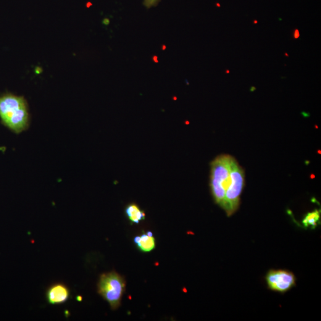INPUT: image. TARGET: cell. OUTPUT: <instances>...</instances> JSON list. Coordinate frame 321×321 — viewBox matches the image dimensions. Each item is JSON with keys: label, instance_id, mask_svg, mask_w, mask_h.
<instances>
[{"label": "cell", "instance_id": "6da1fadb", "mask_svg": "<svg viewBox=\"0 0 321 321\" xmlns=\"http://www.w3.org/2000/svg\"><path fill=\"white\" fill-rule=\"evenodd\" d=\"M0 118L2 125L13 132L19 134L28 130L31 115L26 99L12 94L0 96Z\"/></svg>", "mask_w": 321, "mask_h": 321}, {"label": "cell", "instance_id": "7a4b0ae2", "mask_svg": "<svg viewBox=\"0 0 321 321\" xmlns=\"http://www.w3.org/2000/svg\"><path fill=\"white\" fill-rule=\"evenodd\" d=\"M230 158L229 155H221L210 164V189L215 203L222 208L225 203L226 192L231 182Z\"/></svg>", "mask_w": 321, "mask_h": 321}, {"label": "cell", "instance_id": "3957f363", "mask_svg": "<svg viewBox=\"0 0 321 321\" xmlns=\"http://www.w3.org/2000/svg\"><path fill=\"white\" fill-rule=\"evenodd\" d=\"M126 282L122 276L115 272L102 273L98 283V292L113 310L119 307L125 293Z\"/></svg>", "mask_w": 321, "mask_h": 321}, {"label": "cell", "instance_id": "277c9868", "mask_svg": "<svg viewBox=\"0 0 321 321\" xmlns=\"http://www.w3.org/2000/svg\"><path fill=\"white\" fill-rule=\"evenodd\" d=\"M230 176L231 182L226 192L225 203L222 209L230 216L238 209L240 196L244 186V173L238 162L230 158Z\"/></svg>", "mask_w": 321, "mask_h": 321}, {"label": "cell", "instance_id": "5b68a950", "mask_svg": "<svg viewBox=\"0 0 321 321\" xmlns=\"http://www.w3.org/2000/svg\"><path fill=\"white\" fill-rule=\"evenodd\" d=\"M268 288L273 291L286 293L296 285V277L286 270H271L266 276Z\"/></svg>", "mask_w": 321, "mask_h": 321}, {"label": "cell", "instance_id": "8992f818", "mask_svg": "<svg viewBox=\"0 0 321 321\" xmlns=\"http://www.w3.org/2000/svg\"><path fill=\"white\" fill-rule=\"evenodd\" d=\"M70 297L67 286L62 283L54 284L47 291V301L51 305L64 304Z\"/></svg>", "mask_w": 321, "mask_h": 321}, {"label": "cell", "instance_id": "52a82bcc", "mask_svg": "<svg viewBox=\"0 0 321 321\" xmlns=\"http://www.w3.org/2000/svg\"><path fill=\"white\" fill-rule=\"evenodd\" d=\"M137 246L144 252H151L155 247V240L151 231H148L141 236H137L134 239Z\"/></svg>", "mask_w": 321, "mask_h": 321}, {"label": "cell", "instance_id": "ba28073f", "mask_svg": "<svg viewBox=\"0 0 321 321\" xmlns=\"http://www.w3.org/2000/svg\"><path fill=\"white\" fill-rule=\"evenodd\" d=\"M126 214L133 223L138 224L145 218V214L135 204L128 205L126 209Z\"/></svg>", "mask_w": 321, "mask_h": 321}, {"label": "cell", "instance_id": "9c48e42d", "mask_svg": "<svg viewBox=\"0 0 321 321\" xmlns=\"http://www.w3.org/2000/svg\"><path fill=\"white\" fill-rule=\"evenodd\" d=\"M320 220V212L318 209L311 212L307 213L306 216L303 220V225L305 228L315 229L317 227Z\"/></svg>", "mask_w": 321, "mask_h": 321}, {"label": "cell", "instance_id": "30bf717a", "mask_svg": "<svg viewBox=\"0 0 321 321\" xmlns=\"http://www.w3.org/2000/svg\"><path fill=\"white\" fill-rule=\"evenodd\" d=\"M160 0H144V4L147 7L156 6Z\"/></svg>", "mask_w": 321, "mask_h": 321}, {"label": "cell", "instance_id": "8fae6325", "mask_svg": "<svg viewBox=\"0 0 321 321\" xmlns=\"http://www.w3.org/2000/svg\"><path fill=\"white\" fill-rule=\"evenodd\" d=\"M300 36V33L298 30H296V31L294 32V38L297 39L299 38Z\"/></svg>", "mask_w": 321, "mask_h": 321}, {"label": "cell", "instance_id": "7c38bea8", "mask_svg": "<svg viewBox=\"0 0 321 321\" xmlns=\"http://www.w3.org/2000/svg\"><path fill=\"white\" fill-rule=\"evenodd\" d=\"M109 23H110V21L108 19H105L103 22L104 24L106 25H109Z\"/></svg>", "mask_w": 321, "mask_h": 321}, {"label": "cell", "instance_id": "4fadbf2b", "mask_svg": "<svg viewBox=\"0 0 321 321\" xmlns=\"http://www.w3.org/2000/svg\"><path fill=\"white\" fill-rule=\"evenodd\" d=\"M226 73H230V71L227 70V71H226Z\"/></svg>", "mask_w": 321, "mask_h": 321}, {"label": "cell", "instance_id": "5bb4252c", "mask_svg": "<svg viewBox=\"0 0 321 321\" xmlns=\"http://www.w3.org/2000/svg\"><path fill=\"white\" fill-rule=\"evenodd\" d=\"M257 23V20H255V23Z\"/></svg>", "mask_w": 321, "mask_h": 321}, {"label": "cell", "instance_id": "9a60e30c", "mask_svg": "<svg viewBox=\"0 0 321 321\" xmlns=\"http://www.w3.org/2000/svg\"><path fill=\"white\" fill-rule=\"evenodd\" d=\"M285 55H286V56H288V57L289 56H288V54H287V53H286Z\"/></svg>", "mask_w": 321, "mask_h": 321}]
</instances>
